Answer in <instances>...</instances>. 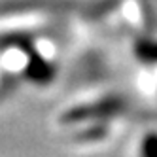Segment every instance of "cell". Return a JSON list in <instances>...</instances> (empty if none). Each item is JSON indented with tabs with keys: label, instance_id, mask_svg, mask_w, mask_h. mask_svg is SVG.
Wrapping results in <instances>:
<instances>
[{
	"label": "cell",
	"instance_id": "cell-3",
	"mask_svg": "<svg viewBox=\"0 0 157 157\" xmlns=\"http://www.w3.org/2000/svg\"><path fill=\"white\" fill-rule=\"evenodd\" d=\"M25 76L29 78L30 82L40 83V85H46L48 82L53 80L55 76V68L46 61L42 59L40 55H36L34 51L29 53V63H27V68H25Z\"/></svg>",
	"mask_w": 157,
	"mask_h": 157
},
{
	"label": "cell",
	"instance_id": "cell-5",
	"mask_svg": "<svg viewBox=\"0 0 157 157\" xmlns=\"http://www.w3.org/2000/svg\"><path fill=\"white\" fill-rule=\"evenodd\" d=\"M140 157H157V132H150L144 136Z\"/></svg>",
	"mask_w": 157,
	"mask_h": 157
},
{
	"label": "cell",
	"instance_id": "cell-2",
	"mask_svg": "<svg viewBox=\"0 0 157 157\" xmlns=\"http://www.w3.org/2000/svg\"><path fill=\"white\" fill-rule=\"evenodd\" d=\"M38 10H49V12H72L80 10L87 12L89 6L83 8V4L68 2V0H10V2L0 4V15L6 13H21V12H38Z\"/></svg>",
	"mask_w": 157,
	"mask_h": 157
},
{
	"label": "cell",
	"instance_id": "cell-1",
	"mask_svg": "<svg viewBox=\"0 0 157 157\" xmlns=\"http://www.w3.org/2000/svg\"><path fill=\"white\" fill-rule=\"evenodd\" d=\"M127 110H129V102L123 97H106V98L76 106L68 112H64L61 121L63 123H82V121H91V119L102 121L106 117L125 114Z\"/></svg>",
	"mask_w": 157,
	"mask_h": 157
},
{
	"label": "cell",
	"instance_id": "cell-6",
	"mask_svg": "<svg viewBox=\"0 0 157 157\" xmlns=\"http://www.w3.org/2000/svg\"><path fill=\"white\" fill-rule=\"evenodd\" d=\"M106 132H108V129H106V125L104 123H100V125H93L91 129H85V131H82L80 134H78V140H97V138H102V136H106Z\"/></svg>",
	"mask_w": 157,
	"mask_h": 157
},
{
	"label": "cell",
	"instance_id": "cell-4",
	"mask_svg": "<svg viewBox=\"0 0 157 157\" xmlns=\"http://www.w3.org/2000/svg\"><path fill=\"white\" fill-rule=\"evenodd\" d=\"M134 53L142 63H157V42L153 40H140L136 42Z\"/></svg>",
	"mask_w": 157,
	"mask_h": 157
}]
</instances>
